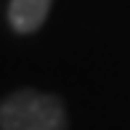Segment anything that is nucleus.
<instances>
[{"instance_id": "1", "label": "nucleus", "mask_w": 130, "mask_h": 130, "mask_svg": "<svg viewBox=\"0 0 130 130\" xmlns=\"http://www.w3.org/2000/svg\"><path fill=\"white\" fill-rule=\"evenodd\" d=\"M0 130H67V109L53 93L21 88L0 101Z\"/></svg>"}, {"instance_id": "2", "label": "nucleus", "mask_w": 130, "mask_h": 130, "mask_svg": "<svg viewBox=\"0 0 130 130\" xmlns=\"http://www.w3.org/2000/svg\"><path fill=\"white\" fill-rule=\"evenodd\" d=\"M53 0H11L8 5V24L19 35H32L45 24Z\"/></svg>"}]
</instances>
